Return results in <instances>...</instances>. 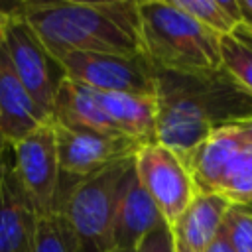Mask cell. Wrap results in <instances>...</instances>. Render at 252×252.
Here are the masks:
<instances>
[{
    "label": "cell",
    "mask_w": 252,
    "mask_h": 252,
    "mask_svg": "<svg viewBox=\"0 0 252 252\" xmlns=\"http://www.w3.org/2000/svg\"><path fill=\"white\" fill-rule=\"evenodd\" d=\"M234 126H236V128H238V130H240V132H242V134L252 142V118L242 120V122H236Z\"/></svg>",
    "instance_id": "obj_25"
},
{
    "label": "cell",
    "mask_w": 252,
    "mask_h": 252,
    "mask_svg": "<svg viewBox=\"0 0 252 252\" xmlns=\"http://www.w3.org/2000/svg\"><path fill=\"white\" fill-rule=\"evenodd\" d=\"M203 252H234L230 242H228V238H226V234H224V230H222V226H220L219 234L209 242V246Z\"/></svg>",
    "instance_id": "obj_22"
},
{
    "label": "cell",
    "mask_w": 252,
    "mask_h": 252,
    "mask_svg": "<svg viewBox=\"0 0 252 252\" xmlns=\"http://www.w3.org/2000/svg\"><path fill=\"white\" fill-rule=\"evenodd\" d=\"M57 61L69 79L93 91L156 96V69L144 55L69 51Z\"/></svg>",
    "instance_id": "obj_6"
},
{
    "label": "cell",
    "mask_w": 252,
    "mask_h": 252,
    "mask_svg": "<svg viewBox=\"0 0 252 252\" xmlns=\"http://www.w3.org/2000/svg\"><path fill=\"white\" fill-rule=\"evenodd\" d=\"M39 104L32 98L26 87L16 77L12 63L0 45V136L8 146L24 140L39 126L51 122Z\"/></svg>",
    "instance_id": "obj_12"
},
{
    "label": "cell",
    "mask_w": 252,
    "mask_h": 252,
    "mask_svg": "<svg viewBox=\"0 0 252 252\" xmlns=\"http://www.w3.org/2000/svg\"><path fill=\"white\" fill-rule=\"evenodd\" d=\"M220 67L252 94V32L236 26L220 37Z\"/></svg>",
    "instance_id": "obj_17"
},
{
    "label": "cell",
    "mask_w": 252,
    "mask_h": 252,
    "mask_svg": "<svg viewBox=\"0 0 252 252\" xmlns=\"http://www.w3.org/2000/svg\"><path fill=\"white\" fill-rule=\"evenodd\" d=\"M10 148L14 152V171L33 201L37 215L43 217L55 213L61 173L57 163L53 120L39 126Z\"/></svg>",
    "instance_id": "obj_9"
},
{
    "label": "cell",
    "mask_w": 252,
    "mask_h": 252,
    "mask_svg": "<svg viewBox=\"0 0 252 252\" xmlns=\"http://www.w3.org/2000/svg\"><path fill=\"white\" fill-rule=\"evenodd\" d=\"M161 220L158 207L144 191L136 171L132 169L118 199L112 224V248H138L142 238Z\"/></svg>",
    "instance_id": "obj_13"
},
{
    "label": "cell",
    "mask_w": 252,
    "mask_h": 252,
    "mask_svg": "<svg viewBox=\"0 0 252 252\" xmlns=\"http://www.w3.org/2000/svg\"><path fill=\"white\" fill-rule=\"evenodd\" d=\"M134 171L161 219L173 226L197 195L193 177L181 158L158 142L146 144L134 156Z\"/></svg>",
    "instance_id": "obj_8"
},
{
    "label": "cell",
    "mask_w": 252,
    "mask_h": 252,
    "mask_svg": "<svg viewBox=\"0 0 252 252\" xmlns=\"http://www.w3.org/2000/svg\"><path fill=\"white\" fill-rule=\"evenodd\" d=\"M156 142L179 158L213 132L252 118V94L222 67L205 73L156 69Z\"/></svg>",
    "instance_id": "obj_1"
},
{
    "label": "cell",
    "mask_w": 252,
    "mask_h": 252,
    "mask_svg": "<svg viewBox=\"0 0 252 252\" xmlns=\"http://www.w3.org/2000/svg\"><path fill=\"white\" fill-rule=\"evenodd\" d=\"M181 161L197 191L220 195L230 205L252 201V142L234 124L213 132Z\"/></svg>",
    "instance_id": "obj_5"
},
{
    "label": "cell",
    "mask_w": 252,
    "mask_h": 252,
    "mask_svg": "<svg viewBox=\"0 0 252 252\" xmlns=\"http://www.w3.org/2000/svg\"><path fill=\"white\" fill-rule=\"evenodd\" d=\"M173 2L177 8H181L191 18H195L201 26L209 28L220 37L236 28L232 18L224 12L220 0H173Z\"/></svg>",
    "instance_id": "obj_19"
},
{
    "label": "cell",
    "mask_w": 252,
    "mask_h": 252,
    "mask_svg": "<svg viewBox=\"0 0 252 252\" xmlns=\"http://www.w3.org/2000/svg\"><path fill=\"white\" fill-rule=\"evenodd\" d=\"M110 252H138L136 248H112Z\"/></svg>",
    "instance_id": "obj_27"
},
{
    "label": "cell",
    "mask_w": 252,
    "mask_h": 252,
    "mask_svg": "<svg viewBox=\"0 0 252 252\" xmlns=\"http://www.w3.org/2000/svg\"><path fill=\"white\" fill-rule=\"evenodd\" d=\"M2 45L20 83L39 104V108L51 116L55 94L67 77L61 63L47 51V47L26 24V20L14 12Z\"/></svg>",
    "instance_id": "obj_7"
},
{
    "label": "cell",
    "mask_w": 252,
    "mask_h": 252,
    "mask_svg": "<svg viewBox=\"0 0 252 252\" xmlns=\"http://www.w3.org/2000/svg\"><path fill=\"white\" fill-rule=\"evenodd\" d=\"M222 230L234 252H252V209L246 205H230Z\"/></svg>",
    "instance_id": "obj_20"
},
{
    "label": "cell",
    "mask_w": 252,
    "mask_h": 252,
    "mask_svg": "<svg viewBox=\"0 0 252 252\" xmlns=\"http://www.w3.org/2000/svg\"><path fill=\"white\" fill-rule=\"evenodd\" d=\"M53 130L59 173L65 181H77L98 173L120 159L136 156L142 148V144L126 136H102L94 132L71 130L57 122H53Z\"/></svg>",
    "instance_id": "obj_10"
},
{
    "label": "cell",
    "mask_w": 252,
    "mask_h": 252,
    "mask_svg": "<svg viewBox=\"0 0 252 252\" xmlns=\"http://www.w3.org/2000/svg\"><path fill=\"white\" fill-rule=\"evenodd\" d=\"M238 10H240V26L252 32V0H238Z\"/></svg>",
    "instance_id": "obj_23"
},
{
    "label": "cell",
    "mask_w": 252,
    "mask_h": 252,
    "mask_svg": "<svg viewBox=\"0 0 252 252\" xmlns=\"http://www.w3.org/2000/svg\"><path fill=\"white\" fill-rule=\"evenodd\" d=\"M93 96L122 136L142 146L156 142V96L104 91H93Z\"/></svg>",
    "instance_id": "obj_15"
},
{
    "label": "cell",
    "mask_w": 252,
    "mask_h": 252,
    "mask_svg": "<svg viewBox=\"0 0 252 252\" xmlns=\"http://www.w3.org/2000/svg\"><path fill=\"white\" fill-rule=\"evenodd\" d=\"M8 148L0 150V252H32L39 215L14 171Z\"/></svg>",
    "instance_id": "obj_11"
},
{
    "label": "cell",
    "mask_w": 252,
    "mask_h": 252,
    "mask_svg": "<svg viewBox=\"0 0 252 252\" xmlns=\"http://www.w3.org/2000/svg\"><path fill=\"white\" fill-rule=\"evenodd\" d=\"M12 12L55 59L69 51L142 55L138 0H24Z\"/></svg>",
    "instance_id": "obj_2"
},
{
    "label": "cell",
    "mask_w": 252,
    "mask_h": 252,
    "mask_svg": "<svg viewBox=\"0 0 252 252\" xmlns=\"http://www.w3.org/2000/svg\"><path fill=\"white\" fill-rule=\"evenodd\" d=\"M32 252H81L77 236L63 213L55 211L37 217Z\"/></svg>",
    "instance_id": "obj_18"
},
{
    "label": "cell",
    "mask_w": 252,
    "mask_h": 252,
    "mask_svg": "<svg viewBox=\"0 0 252 252\" xmlns=\"http://www.w3.org/2000/svg\"><path fill=\"white\" fill-rule=\"evenodd\" d=\"M175 252H193V250H189L187 246H183L181 242H177V240H175Z\"/></svg>",
    "instance_id": "obj_26"
},
{
    "label": "cell",
    "mask_w": 252,
    "mask_h": 252,
    "mask_svg": "<svg viewBox=\"0 0 252 252\" xmlns=\"http://www.w3.org/2000/svg\"><path fill=\"white\" fill-rule=\"evenodd\" d=\"M12 6H14V4H12ZM12 6L0 4V45L4 43V35H6V30H8L10 18H12Z\"/></svg>",
    "instance_id": "obj_24"
},
{
    "label": "cell",
    "mask_w": 252,
    "mask_h": 252,
    "mask_svg": "<svg viewBox=\"0 0 252 252\" xmlns=\"http://www.w3.org/2000/svg\"><path fill=\"white\" fill-rule=\"evenodd\" d=\"M246 207H250V209H252V201H250V203H248V205H246Z\"/></svg>",
    "instance_id": "obj_29"
},
{
    "label": "cell",
    "mask_w": 252,
    "mask_h": 252,
    "mask_svg": "<svg viewBox=\"0 0 252 252\" xmlns=\"http://www.w3.org/2000/svg\"><path fill=\"white\" fill-rule=\"evenodd\" d=\"M4 146H8V144H6V142H4V140H2V136H0V150H2V148H4Z\"/></svg>",
    "instance_id": "obj_28"
},
{
    "label": "cell",
    "mask_w": 252,
    "mask_h": 252,
    "mask_svg": "<svg viewBox=\"0 0 252 252\" xmlns=\"http://www.w3.org/2000/svg\"><path fill=\"white\" fill-rule=\"evenodd\" d=\"M138 252H175V236L173 228L161 220L158 226H154L138 244Z\"/></svg>",
    "instance_id": "obj_21"
},
{
    "label": "cell",
    "mask_w": 252,
    "mask_h": 252,
    "mask_svg": "<svg viewBox=\"0 0 252 252\" xmlns=\"http://www.w3.org/2000/svg\"><path fill=\"white\" fill-rule=\"evenodd\" d=\"M228 207L230 203L224 197L197 191L189 207L171 226L175 240L193 252H203L209 242L219 234Z\"/></svg>",
    "instance_id": "obj_16"
},
{
    "label": "cell",
    "mask_w": 252,
    "mask_h": 252,
    "mask_svg": "<svg viewBox=\"0 0 252 252\" xmlns=\"http://www.w3.org/2000/svg\"><path fill=\"white\" fill-rule=\"evenodd\" d=\"M142 55L158 71L205 73L220 69V35L201 26L173 0H142Z\"/></svg>",
    "instance_id": "obj_3"
},
{
    "label": "cell",
    "mask_w": 252,
    "mask_h": 252,
    "mask_svg": "<svg viewBox=\"0 0 252 252\" xmlns=\"http://www.w3.org/2000/svg\"><path fill=\"white\" fill-rule=\"evenodd\" d=\"M51 118L53 122L71 130L94 132L102 136H122L94 100L93 91L69 77H65L59 85Z\"/></svg>",
    "instance_id": "obj_14"
},
{
    "label": "cell",
    "mask_w": 252,
    "mask_h": 252,
    "mask_svg": "<svg viewBox=\"0 0 252 252\" xmlns=\"http://www.w3.org/2000/svg\"><path fill=\"white\" fill-rule=\"evenodd\" d=\"M134 156L77 181H59L57 211L71 224L81 252H110L112 224Z\"/></svg>",
    "instance_id": "obj_4"
}]
</instances>
